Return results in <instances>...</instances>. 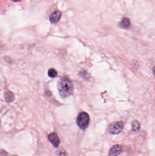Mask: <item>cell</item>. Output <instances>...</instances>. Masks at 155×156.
I'll return each instance as SVG.
<instances>
[{
	"mask_svg": "<svg viewBox=\"0 0 155 156\" xmlns=\"http://www.w3.org/2000/svg\"><path fill=\"white\" fill-rule=\"evenodd\" d=\"M58 90L61 97L67 98L73 94L74 87L70 79L66 77L62 78L58 82Z\"/></svg>",
	"mask_w": 155,
	"mask_h": 156,
	"instance_id": "1",
	"label": "cell"
},
{
	"mask_svg": "<svg viewBox=\"0 0 155 156\" xmlns=\"http://www.w3.org/2000/svg\"><path fill=\"white\" fill-rule=\"evenodd\" d=\"M90 117L89 115L85 112L81 113L76 119V123L82 130H85L90 123Z\"/></svg>",
	"mask_w": 155,
	"mask_h": 156,
	"instance_id": "2",
	"label": "cell"
},
{
	"mask_svg": "<svg viewBox=\"0 0 155 156\" xmlns=\"http://www.w3.org/2000/svg\"><path fill=\"white\" fill-rule=\"evenodd\" d=\"M123 124L122 122H115L110 124L108 126L109 133L112 134H118L123 131Z\"/></svg>",
	"mask_w": 155,
	"mask_h": 156,
	"instance_id": "3",
	"label": "cell"
},
{
	"mask_svg": "<svg viewBox=\"0 0 155 156\" xmlns=\"http://www.w3.org/2000/svg\"><path fill=\"white\" fill-rule=\"evenodd\" d=\"M48 140L55 147H57L60 144V140L56 133H52L48 136Z\"/></svg>",
	"mask_w": 155,
	"mask_h": 156,
	"instance_id": "4",
	"label": "cell"
},
{
	"mask_svg": "<svg viewBox=\"0 0 155 156\" xmlns=\"http://www.w3.org/2000/svg\"><path fill=\"white\" fill-rule=\"evenodd\" d=\"M62 14L58 11H55L50 16V21L52 24H56L60 21Z\"/></svg>",
	"mask_w": 155,
	"mask_h": 156,
	"instance_id": "5",
	"label": "cell"
},
{
	"mask_svg": "<svg viewBox=\"0 0 155 156\" xmlns=\"http://www.w3.org/2000/svg\"><path fill=\"white\" fill-rule=\"evenodd\" d=\"M122 151V147L119 145H115L110 149L108 156H117Z\"/></svg>",
	"mask_w": 155,
	"mask_h": 156,
	"instance_id": "6",
	"label": "cell"
},
{
	"mask_svg": "<svg viewBox=\"0 0 155 156\" xmlns=\"http://www.w3.org/2000/svg\"><path fill=\"white\" fill-rule=\"evenodd\" d=\"M131 26V22L128 17H124L119 23V27L123 29H127Z\"/></svg>",
	"mask_w": 155,
	"mask_h": 156,
	"instance_id": "7",
	"label": "cell"
},
{
	"mask_svg": "<svg viewBox=\"0 0 155 156\" xmlns=\"http://www.w3.org/2000/svg\"><path fill=\"white\" fill-rule=\"evenodd\" d=\"M141 129V124L138 121H134L132 124V131L134 133H137Z\"/></svg>",
	"mask_w": 155,
	"mask_h": 156,
	"instance_id": "8",
	"label": "cell"
},
{
	"mask_svg": "<svg viewBox=\"0 0 155 156\" xmlns=\"http://www.w3.org/2000/svg\"><path fill=\"white\" fill-rule=\"evenodd\" d=\"M48 75L50 77L55 78L57 76V72L54 69H50L48 70Z\"/></svg>",
	"mask_w": 155,
	"mask_h": 156,
	"instance_id": "9",
	"label": "cell"
},
{
	"mask_svg": "<svg viewBox=\"0 0 155 156\" xmlns=\"http://www.w3.org/2000/svg\"><path fill=\"white\" fill-rule=\"evenodd\" d=\"M5 96L6 101L9 102H12V101L14 100V97L13 94L12 92H11L6 93Z\"/></svg>",
	"mask_w": 155,
	"mask_h": 156,
	"instance_id": "10",
	"label": "cell"
},
{
	"mask_svg": "<svg viewBox=\"0 0 155 156\" xmlns=\"http://www.w3.org/2000/svg\"><path fill=\"white\" fill-rule=\"evenodd\" d=\"M59 156H67L66 152L65 151L61 150L59 153Z\"/></svg>",
	"mask_w": 155,
	"mask_h": 156,
	"instance_id": "11",
	"label": "cell"
},
{
	"mask_svg": "<svg viewBox=\"0 0 155 156\" xmlns=\"http://www.w3.org/2000/svg\"><path fill=\"white\" fill-rule=\"evenodd\" d=\"M3 154V156H6L7 155V153L5 152V151H3V153H2V151L1 150V155Z\"/></svg>",
	"mask_w": 155,
	"mask_h": 156,
	"instance_id": "12",
	"label": "cell"
},
{
	"mask_svg": "<svg viewBox=\"0 0 155 156\" xmlns=\"http://www.w3.org/2000/svg\"><path fill=\"white\" fill-rule=\"evenodd\" d=\"M153 73L154 76L155 77V66L153 68Z\"/></svg>",
	"mask_w": 155,
	"mask_h": 156,
	"instance_id": "13",
	"label": "cell"
},
{
	"mask_svg": "<svg viewBox=\"0 0 155 156\" xmlns=\"http://www.w3.org/2000/svg\"><path fill=\"white\" fill-rule=\"evenodd\" d=\"M12 1H13L14 2H20V1H22V0H12Z\"/></svg>",
	"mask_w": 155,
	"mask_h": 156,
	"instance_id": "14",
	"label": "cell"
}]
</instances>
